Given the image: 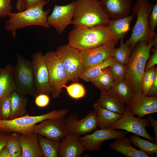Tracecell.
Returning <instances> with one entry per match:
<instances>
[{
    "instance_id": "obj_1",
    "label": "cell",
    "mask_w": 157,
    "mask_h": 157,
    "mask_svg": "<svg viewBox=\"0 0 157 157\" xmlns=\"http://www.w3.org/2000/svg\"><path fill=\"white\" fill-rule=\"evenodd\" d=\"M69 33L68 44L79 51L118 42L106 25L74 26Z\"/></svg>"
},
{
    "instance_id": "obj_2",
    "label": "cell",
    "mask_w": 157,
    "mask_h": 157,
    "mask_svg": "<svg viewBox=\"0 0 157 157\" xmlns=\"http://www.w3.org/2000/svg\"><path fill=\"white\" fill-rule=\"evenodd\" d=\"M153 46L152 41L147 44L143 42L137 43L132 50L129 62L126 66L125 80L134 93H142V81L147 61Z\"/></svg>"
},
{
    "instance_id": "obj_3",
    "label": "cell",
    "mask_w": 157,
    "mask_h": 157,
    "mask_svg": "<svg viewBox=\"0 0 157 157\" xmlns=\"http://www.w3.org/2000/svg\"><path fill=\"white\" fill-rule=\"evenodd\" d=\"M41 3L37 5L16 13L11 12L8 19L5 22V29L11 33L13 38L16 37V31L19 28L31 26H37L48 29L50 26L47 22L50 10L44 11V6L49 1Z\"/></svg>"
},
{
    "instance_id": "obj_4",
    "label": "cell",
    "mask_w": 157,
    "mask_h": 157,
    "mask_svg": "<svg viewBox=\"0 0 157 157\" xmlns=\"http://www.w3.org/2000/svg\"><path fill=\"white\" fill-rule=\"evenodd\" d=\"M154 5L148 0H142L135 3L132 8V14L137 15V19L131 37L124 43L131 45L132 49L139 42L147 44L157 37V33L151 30L148 23L149 17Z\"/></svg>"
},
{
    "instance_id": "obj_5",
    "label": "cell",
    "mask_w": 157,
    "mask_h": 157,
    "mask_svg": "<svg viewBox=\"0 0 157 157\" xmlns=\"http://www.w3.org/2000/svg\"><path fill=\"white\" fill-rule=\"evenodd\" d=\"M110 19L99 0H76L70 24L74 26L107 25Z\"/></svg>"
},
{
    "instance_id": "obj_6",
    "label": "cell",
    "mask_w": 157,
    "mask_h": 157,
    "mask_svg": "<svg viewBox=\"0 0 157 157\" xmlns=\"http://www.w3.org/2000/svg\"><path fill=\"white\" fill-rule=\"evenodd\" d=\"M68 113V110L65 109L54 110L40 115L32 116L26 114L13 119H0V128L11 132L29 135L34 133V127L37 124L47 119L65 117Z\"/></svg>"
},
{
    "instance_id": "obj_7",
    "label": "cell",
    "mask_w": 157,
    "mask_h": 157,
    "mask_svg": "<svg viewBox=\"0 0 157 157\" xmlns=\"http://www.w3.org/2000/svg\"><path fill=\"white\" fill-rule=\"evenodd\" d=\"M17 63L14 67L16 91L25 96L29 95L35 97L38 94L35 89L31 61L17 53Z\"/></svg>"
},
{
    "instance_id": "obj_8",
    "label": "cell",
    "mask_w": 157,
    "mask_h": 157,
    "mask_svg": "<svg viewBox=\"0 0 157 157\" xmlns=\"http://www.w3.org/2000/svg\"><path fill=\"white\" fill-rule=\"evenodd\" d=\"M47 67L51 94L53 98H58L63 92V87L70 81L67 72L60 58L55 52L51 51L44 55Z\"/></svg>"
},
{
    "instance_id": "obj_9",
    "label": "cell",
    "mask_w": 157,
    "mask_h": 157,
    "mask_svg": "<svg viewBox=\"0 0 157 157\" xmlns=\"http://www.w3.org/2000/svg\"><path fill=\"white\" fill-rule=\"evenodd\" d=\"M55 52L62 62L70 81L77 82L85 70L81 60L80 51L68 43L58 47Z\"/></svg>"
},
{
    "instance_id": "obj_10",
    "label": "cell",
    "mask_w": 157,
    "mask_h": 157,
    "mask_svg": "<svg viewBox=\"0 0 157 157\" xmlns=\"http://www.w3.org/2000/svg\"><path fill=\"white\" fill-rule=\"evenodd\" d=\"M150 126L149 122L147 118L142 119L135 117L129 112L126 105L122 116L110 128L114 130H124L155 143V138L150 136L146 129V127Z\"/></svg>"
},
{
    "instance_id": "obj_11",
    "label": "cell",
    "mask_w": 157,
    "mask_h": 157,
    "mask_svg": "<svg viewBox=\"0 0 157 157\" xmlns=\"http://www.w3.org/2000/svg\"><path fill=\"white\" fill-rule=\"evenodd\" d=\"M68 133L78 137L92 132L98 125L96 113L92 110L81 119L76 114L70 113L65 117Z\"/></svg>"
},
{
    "instance_id": "obj_12",
    "label": "cell",
    "mask_w": 157,
    "mask_h": 157,
    "mask_svg": "<svg viewBox=\"0 0 157 157\" xmlns=\"http://www.w3.org/2000/svg\"><path fill=\"white\" fill-rule=\"evenodd\" d=\"M127 131H117L110 128L97 129L92 133L78 137L79 141L86 150L94 152L100 150L105 141L124 137Z\"/></svg>"
},
{
    "instance_id": "obj_13",
    "label": "cell",
    "mask_w": 157,
    "mask_h": 157,
    "mask_svg": "<svg viewBox=\"0 0 157 157\" xmlns=\"http://www.w3.org/2000/svg\"><path fill=\"white\" fill-rule=\"evenodd\" d=\"M31 58L35 85L37 94H44L49 95L51 94V90L44 55L41 52H39L33 54Z\"/></svg>"
},
{
    "instance_id": "obj_14",
    "label": "cell",
    "mask_w": 157,
    "mask_h": 157,
    "mask_svg": "<svg viewBox=\"0 0 157 157\" xmlns=\"http://www.w3.org/2000/svg\"><path fill=\"white\" fill-rule=\"evenodd\" d=\"M34 132L52 140H60L68 133L65 117L44 120L35 125Z\"/></svg>"
},
{
    "instance_id": "obj_15",
    "label": "cell",
    "mask_w": 157,
    "mask_h": 157,
    "mask_svg": "<svg viewBox=\"0 0 157 157\" xmlns=\"http://www.w3.org/2000/svg\"><path fill=\"white\" fill-rule=\"evenodd\" d=\"M75 5V1L64 5L55 4L52 12L48 16V24L54 28L59 35H61L66 27L70 24Z\"/></svg>"
},
{
    "instance_id": "obj_16",
    "label": "cell",
    "mask_w": 157,
    "mask_h": 157,
    "mask_svg": "<svg viewBox=\"0 0 157 157\" xmlns=\"http://www.w3.org/2000/svg\"><path fill=\"white\" fill-rule=\"evenodd\" d=\"M128 108L133 115L142 118L157 112V97L144 96L141 92L134 93L128 104Z\"/></svg>"
},
{
    "instance_id": "obj_17",
    "label": "cell",
    "mask_w": 157,
    "mask_h": 157,
    "mask_svg": "<svg viewBox=\"0 0 157 157\" xmlns=\"http://www.w3.org/2000/svg\"><path fill=\"white\" fill-rule=\"evenodd\" d=\"M115 49V45L106 44L89 49L80 51L85 69L113 56Z\"/></svg>"
},
{
    "instance_id": "obj_18",
    "label": "cell",
    "mask_w": 157,
    "mask_h": 157,
    "mask_svg": "<svg viewBox=\"0 0 157 157\" xmlns=\"http://www.w3.org/2000/svg\"><path fill=\"white\" fill-rule=\"evenodd\" d=\"M103 9L110 19H116L129 15L132 0H100Z\"/></svg>"
},
{
    "instance_id": "obj_19",
    "label": "cell",
    "mask_w": 157,
    "mask_h": 157,
    "mask_svg": "<svg viewBox=\"0 0 157 157\" xmlns=\"http://www.w3.org/2000/svg\"><path fill=\"white\" fill-rule=\"evenodd\" d=\"M60 141L58 151L59 157H79L86 150L78 137L67 133Z\"/></svg>"
},
{
    "instance_id": "obj_20",
    "label": "cell",
    "mask_w": 157,
    "mask_h": 157,
    "mask_svg": "<svg viewBox=\"0 0 157 157\" xmlns=\"http://www.w3.org/2000/svg\"><path fill=\"white\" fill-rule=\"evenodd\" d=\"M130 138L126 136L121 138L114 139L108 145L111 149L126 157H149L144 152L138 150L131 145Z\"/></svg>"
},
{
    "instance_id": "obj_21",
    "label": "cell",
    "mask_w": 157,
    "mask_h": 157,
    "mask_svg": "<svg viewBox=\"0 0 157 157\" xmlns=\"http://www.w3.org/2000/svg\"><path fill=\"white\" fill-rule=\"evenodd\" d=\"M20 141L22 149L21 157H43L40 148L38 134H21Z\"/></svg>"
},
{
    "instance_id": "obj_22",
    "label": "cell",
    "mask_w": 157,
    "mask_h": 157,
    "mask_svg": "<svg viewBox=\"0 0 157 157\" xmlns=\"http://www.w3.org/2000/svg\"><path fill=\"white\" fill-rule=\"evenodd\" d=\"M97 103L110 111L123 115L125 110L124 103L110 89L101 91Z\"/></svg>"
},
{
    "instance_id": "obj_23",
    "label": "cell",
    "mask_w": 157,
    "mask_h": 157,
    "mask_svg": "<svg viewBox=\"0 0 157 157\" xmlns=\"http://www.w3.org/2000/svg\"><path fill=\"white\" fill-rule=\"evenodd\" d=\"M16 90L14 67L7 64L0 74V99L8 96Z\"/></svg>"
},
{
    "instance_id": "obj_24",
    "label": "cell",
    "mask_w": 157,
    "mask_h": 157,
    "mask_svg": "<svg viewBox=\"0 0 157 157\" xmlns=\"http://www.w3.org/2000/svg\"><path fill=\"white\" fill-rule=\"evenodd\" d=\"M134 16L132 14L124 18L110 19L107 26L117 42L128 33Z\"/></svg>"
},
{
    "instance_id": "obj_25",
    "label": "cell",
    "mask_w": 157,
    "mask_h": 157,
    "mask_svg": "<svg viewBox=\"0 0 157 157\" xmlns=\"http://www.w3.org/2000/svg\"><path fill=\"white\" fill-rule=\"evenodd\" d=\"M93 107L97 115L98 126L100 129L110 128L122 116L106 109L97 103L94 104Z\"/></svg>"
},
{
    "instance_id": "obj_26",
    "label": "cell",
    "mask_w": 157,
    "mask_h": 157,
    "mask_svg": "<svg viewBox=\"0 0 157 157\" xmlns=\"http://www.w3.org/2000/svg\"><path fill=\"white\" fill-rule=\"evenodd\" d=\"M10 100L11 111L9 119L20 117L25 115L28 100L25 96L15 91L10 94Z\"/></svg>"
},
{
    "instance_id": "obj_27",
    "label": "cell",
    "mask_w": 157,
    "mask_h": 157,
    "mask_svg": "<svg viewBox=\"0 0 157 157\" xmlns=\"http://www.w3.org/2000/svg\"><path fill=\"white\" fill-rule=\"evenodd\" d=\"M110 89L126 105L132 99L135 93L125 79L114 83Z\"/></svg>"
},
{
    "instance_id": "obj_28",
    "label": "cell",
    "mask_w": 157,
    "mask_h": 157,
    "mask_svg": "<svg viewBox=\"0 0 157 157\" xmlns=\"http://www.w3.org/2000/svg\"><path fill=\"white\" fill-rule=\"evenodd\" d=\"M40 148L44 157H58L60 140H53L38 135Z\"/></svg>"
},
{
    "instance_id": "obj_29",
    "label": "cell",
    "mask_w": 157,
    "mask_h": 157,
    "mask_svg": "<svg viewBox=\"0 0 157 157\" xmlns=\"http://www.w3.org/2000/svg\"><path fill=\"white\" fill-rule=\"evenodd\" d=\"M116 61L113 56L106 59L100 63L85 70L80 76V79L87 82H90L92 79L99 74L105 69Z\"/></svg>"
},
{
    "instance_id": "obj_30",
    "label": "cell",
    "mask_w": 157,
    "mask_h": 157,
    "mask_svg": "<svg viewBox=\"0 0 157 157\" xmlns=\"http://www.w3.org/2000/svg\"><path fill=\"white\" fill-rule=\"evenodd\" d=\"M132 144L150 156L156 157L157 154V144L141 138L139 135L132 134L130 138Z\"/></svg>"
},
{
    "instance_id": "obj_31",
    "label": "cell",
    "mask_w": 157,
    "mask_h": 157,
    "mask_svg": "<svg viewBox=\"0 0 157 157\" xmlns=\"http://www.w3.org/2000/svg\"><path fill=\"white\" fill-rule=\"evenodd\" d=\"M90 82L101 91L110 89L114 83L108 67L103 69L99 74L91 79Z\"/></svg>"
},
{
    "instance_id": "obj_32",
    "label": "cell",
    "mask_w": 157,
    "mask_h": 157,
    "mask_svg": "<svg viewBox=\"0 0 157 157\" xmlns=\"http://www.w3.org/2000/svg\"><path fill=\"white\" fill-rule=\"evenodd\" d=\"M123 39H120V46L115 49L113 56L116 61L126 66L133 49L131 45L123 42Z\"/></svg>"
},
{
    "instance_id": "obj_33",
    "label": "cell",
    "mask_w": 157,
    "mask_h": 157,
    "mask_svg": "<svg viewBox=\"0 0 157 157\" xmlns=\"http://www.w3.org/2000/svg\"><path fill=\"white\" fill-rule=\"evenodd\" d=\"M21 134L16 132L10 133L6 143V146L11 157H21L22 149L20 138Z\"/></svg>"
},
{
    "instance_id": "obj_34",
    "label": "cell",
    "mask_w": 157,
    "mask_h": 157,
    "mask_svg": "<svg viewBox=\"0 0 157 157\" xmlns=\"http://www.w3.org/2000/svg\"><path fill=\"white\" fill-rule=\"evenodd\" d=\"M69 96L76 100L83 98L86 94V91L84 87L81 84L74 83L68 86L64 85Z\"/></svg>"
},
{
    "instance_id": "obj_35",
    "label": "cell",
    "mask_w": 157,
    "mask_h": 157,
    "mask_svg": "<svg viewBox=\"0 0 157 157\" xmlns=\"http://www.w3.org/2000/svg\"><path fill=\"white\" fill-rule=\"evenodd\" d=\"M126 66L115 61L108 67L110 71L114 83L124 79Z\"/></svg>"
},
{
    "instance_id": "obj_36",
    "label": "cell",
    "mask_w": 157,
    "mask_h": 157,
    "mask_svg": "<svg viewBox=\"0 0 157 157\" xmlns=\"http://www.w3.org/2000/svg\"><path fill=\"white\" fill-rule=\"evenodd\" d=\"M10 94L0 100V113L2 120L10 119L11 111Z\"/></svg>"
},
{
    "instance_id": "obj_37",
    "label": "cell",
    "mask_w": 157,
    "mask_h": 157,
    "mask_svg": "<svg viewBox=\"0 0 157 157\" xmlns=\"http://www.w3.org/2000/svg\"><path fill=\"white\" fill-rule=\"evenodd\" d=\"M155 79L149 76L148 70L144 71L142 78L141 85L142 93L144 95H147L150 87Z\"/></svg>"
},
{
    "instance_id": "obj_38",
    "label": "cell",
    "mask_w": 157,
    "mask_h": 157,
    "mask_svg": "<svg viewBox=\"0 0 157 157\" xmlns=\"http://www.w3.org/2000/svg\"><path fill=\"white\" fill-rule=\"evenodd\" d=\"M12 0H0V17L3 18L11 12Z\"/></svg>"
},
{
    "instance_id": "obj_39",
    "label": "cell",
    "mask_w": 157,
    "mask_h": 157,
    "mask_svg": "<svg viewBox=\"0 0 157 157\" xmlns=\"http://www.w3.org/2000/svg\"><path fill=\"white\" fill-rule=\"evenodd\" d=\"M35 98V103L39 107L43 108L47 106L50 102V99L49 95L46 94H38Z\"/></svg>"
},
{
    "instance_id": "obj_40",
    "label": "cell",
    "mask_w": 157,
    "mask_h": 157,
    "mask_svg": "<svg viewBox=\"0 0 157 157\" xmlns=\"http://www.w3.org/2000/svg\"><path fill=\"white\" fill-rule=\"evenodd\" d=\"M148 23L151 30L153 31H154L157 25V1L149 15Z\"/></svg>"
},
{
    "instance_id": "obj_41",
    "label": "cell",
    "mask_w": 157,
    "mask_h": 157,
    "mask_svg": "<svg viewBox=\"0 0 157 157\" xmlns=\"http://www.w3.org/2000/svg\"><path fill=\"white\" fill-rule=\"evenodd\" d=\"M11 132L0 128V151L6 146Z\"/></svg>"
},
{
    "instance_id": "obj_42",
    "label": "cell",
    "mask_w": 157,
    "mask_h": 157,
    "mask_svg": "<svg viewBox=\"0 0 157 157\" xmlns=\"http://www.w3.org/2000/svg\"><path fill=\"white\" fill-rule=\"evenodd\" d=\"M153 53L149 59L147 63L146 64L144 71L148 70L155 66L157 64V49H153Z\"/></svg>"
},
{
    "instance_id": "obj_43",
    "label": "cell",
    "mask_w": 157,
    "mask_h": 157,
    "mask_svg": "<svg viewBox=\"0 0 157 157\" xmlns=\"http://www.w3.org/2000/svg\"><path fill=\"white\" fill-rule=\"evenodd\" d=\"M48 1L46 0H25L24 10L33 7L40 3L46 2Z\"/></svg>"
},
{
    "instance_id": "obj_44",
    "label": "cell",
    "mask_w": 157,
    "mask_h": 157,
    "mask_svg": "<svg viewBox=\"0 0 157 157\" xmlns=\"http://www.w3.org/2000/svg\"><path fill=\"white\" fill-rule=\"evenodd\" d=\"M147 118L149 122L150 125L154 129L155 135V143L157 144V120L155 119L152 116L150 115H148Z\"/></svg>"
},
{
    "instance_id": "obj_45",
    "label": "cell",
    "mask_w": 157,
    "mask_h": 157,
    "mask_svg": "<svg viewBox=\"0 0 157 157\" xmlns=\"http://www.w3.org/2000/svg\"><path fill=\"white\" fill-rule=\"evenodd\" d=\"M147 96L149 97H157V77L151 85Z\"/></svg>"
},
{
    "instance_id": "obj_46",
    "label": "cell",
    "mask_w": 157,
    "mask_h": 157,
    "mask_svg": "<svg viewBox=\"0 0 157 157\" xmlns=\"http://www.w3.org/2000/svg\"><path fill=\"white\" fill-rule=\"evenodd\" d=\"M16 7L18 12L24 10L25 9V0H17Z\"/></svg>"
},
{
    "instance_id": "obj_47",
    "label": "cell",
    "mask_w": 157,
    "mask_h": 157,
    "mask_svg": "<svg viewBox=\"0 0 157 157\" xmlns=\"http://www.w3.org/2000/svg\"><path fill=\"white\" fill-rule=\"evenodd\" d=\"M0 157H11L9 151L6 146L0 151Z\"/></svg>"
},
{
    "instance_id": "obj_48",
    "label": "cell",
    "mask_w": 157,
    "mask_h": 157,
    "mask_svg": "<svg viewBox=\"0 0 157 157\" xmlns=\"http://www.w3.org/2000/svg\"><path fill=\"white\" fill-rule=\"evenodd\" d=\"M3 69V68H0V74L1 73Z\"/></svg>"
},
{
    "instance_id": "obj_49",
    "label": "cell",
    "mask_w": 157,
    "mask_h": 157,
    "mask_svg": "<svg viewBox=\"0 0 157 157\" xmlns=\"http://www.w3.org/2000/svg\"><path fill=\"white\" fill-rule=\"evenodd\" d=\"M2 119L1 117V116L0 113V119Z\"/></svg>"
},
{
    "instance_id": "obj_50",
    "label": "cell",
    "mask_w": 157,
    "mask_h": 157,
    "mask_svg": "<svg viewBox=\"0 0 157 157\" xmlns=\"http://www.w3.org/2000/svg\"><path fill=\"white\" fill-rule=\"evenodd\" d=\"M135 0L136 1H141L142 0ZM156 1H157V0H156Z\"/></svg>"
}]
</instances>
